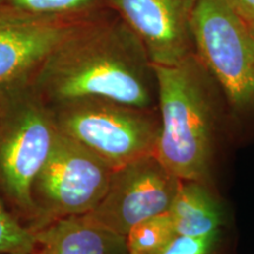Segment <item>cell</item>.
<instances>
[{"mask_svg":"<svg viewBox=\"0 0 254 254\" xmlns=\"http://www.w3.org/2000/svg\"><path fill=\"white\" fill-rule=\"evenodd\" d=\"M47 105L100 98L157 109L158 85L144 45L111 8L103 9L60 41L30 78Z\"/></svg>","mask_w":254,"mask_h":254,"instance_id":"obj_1","label":"cell"},{"mask_svg":"<svg viewBox=\"0 0 254 254\" xmlns=\"http://www.w3.org/2000/svg\"><path fill=\"white\" fill-rule=\"evenodd\" d=\"M160 114L154 157L168 172L187 182L207 184L212 163L214 78L198 57L176 65H155Z\"/></svg>","mask_w":254,"mask_h":254,"instance_id":"obj_2","label":"cell"},{"mask_svg":"<svg viewBox=\"0 0 254 254\" xmlns=\"http://www.w3.org/2000/svg\"><path fill=\"white\" fill-rule=\"evenodd\" d=\"M57 135L50 106L30 79L12 84L0 117V198L32 231L39 225L32 187Z\"/></svg>","mask_w":254,"mask_h":254,"instance_id":"obj_3","label":"cell"},{"mask_svg":"<svg viewBox=\"0 0 254 254\" xmlns=\"http://www.w3.org/2000/svg\"><path fill=\"white\" fill-rule=\"evenodd\" d=\"M57 129L88 148L113 170L154 155L160 133L157 109L100 98L49 105Z\"/></svg>","mask_w":254,"mask_h":254,"instance_id":"obj_4","label":"cell"},{"mask_svg":"<svg viewBox=\"0 0 254 254\" xmlns=\"http://www.w3.org/2000/svg\"><path fill=\"white\" fill-rule=\"evenodd\" d=\"M195 55L233 106L254 104V36L224 0H194Z\"/></svg>","mask_w":254,"mask_h":254,"instance_id":"obj_5","label":"cell"},{"mask_svg":"<svg viewBox=\"0 0 254 254\" xmlns=\"http://www.w3.org/2000/svg\"><path fill=\"white\" fill-rule=\"evenodd\" d=\"M113 171L93 152L58 131L32 187L39 215L38 227L56 219L93 211L107 192Z\"/></svg>","mask_w":254,"mask_h":254,"instance_id":"obj_6","label":"cell"},{"mask_svg":"<svg viewBox=\"0 0 254 254\" xmlns=\"http://www.w3.org/2000/svg\"><path fill=\"white\" fill-rule=\"evenodd\" d=\"M182 182L154 155L138 159L113 171L104 198L85 215L126 237L138 222L170 211Z\"/></svg>","mask_w":254,"mask_h":254,"instance_id":"obj_7","label":"cell"},{"mask_svg":"<svg viewBox=\"0 0 254 254\" xmlns=\"http://www.w3.org/2000/svg\"><path fill=\"white\" fill-rule=\"evenodd\" d=\"M94 13L43 15L0 5V87L30 79L51 51Z\"/></svg>","mask_w":254,"mask_h":254,"instance_id":"obj_8","label":"cell"},{"mask_svg":"<svg viewBox=\"0 0 254 254\" xmlns=\"http://www.w3.org/2000/svg\"><path fill=\"white\" fill-rule=\"evenodd\" d=\"M132 28L152 64L176 65L194 55L190 18L194 0H106Z\"/></svg>","mask_w":254,"mask_h":254,"instance_id":"obj_9","label":"cell"},{"mask_svg":"<svg viewBox=\"0 0 254 254\" xmlns=\"http://www.w3.org/2000/svg\"><path fill=\"white\" fill-rule=\"evenodd\" d=\"M36 254H128L126 237L86 215L60 218L33 230Z\"/></svg>","mask_w":254,"mask_h":254,"instance_id":"obj_10","label":"cell"},{"mask_svg":"<svg viewBox=\"0 0 254 254\" xmlns=\"http://www.w3.org/2000/svg\"><path fill=\"white\" fill-rule=\"evenodd\" d=\"M170 212L178 236L196 238L220 233L221 212L205 184L183 180Z\"/></svg>","mask_w":254,"mask_h":254,"instance_id":"obj_11","label":"cell"},{"mask_svg":"<svg viewBox=\"0 0 254 254\" xmlns=\"http://www.w3.org/2000/svg\"><path fill=\"white\" fill-rule=\"evenodd\" d=\"M178 237L170 211L147 218L126 234L128 254H164Z\"/></svg>","mask_w":254,"mask_h":254,"instance_id":"obj_12","label":"cell"},{"mask_svg":"<svg viewBox=\"0 0 254 254\" xmlns=\"http://www.w3.org/2000/svg\"><path fill=\"white\" fill-rule=\"evenodd\" d=\"M0 5L43 15H81L109 8L106 0H0Z\"/></svg>","mask_w":254,"mask_h":254,"instance_id":"obj_13","label":"cell"},{"mask_svg":"<svg viewBox=\"0 0 254 254\" xmlns=\"http://www.w3.org/2000/svg\"><path fill=\"white\" fill-rule=\"evenodd\" d=\"M36 254L34 232L7 207L0 198V254Z\"/></svg>","mask_w":254,"mask_h":254,"instance_id":"obj_14","label":"cell"},{"mask_svg":"<svg viewBox=\"0 0 254 254\" xmlns=\"http://www.w3.org/2000/svg\"><path fill=\"white\" fill-rule=\"evenodd\" d=\"M220 233L205 237L178 236L164 254H217Z\"/></svg>","mask_w":254,"mask_h":254,"instance_id":"obj_15","label":"cell"},{"mask_svg":"<svg viewBox=\"0 0 254 254\" xmlns=\"http://www.w3.org/2000/svg\"><path fill=\"white\" fill-rule=\"evenodd\" d=\"M232 11L254 32V0H224Z\"/></svg>","mask_w":254,"mask_h":254,"instance_id":"obj_16","label":"cell"},{"mask_svg":"<svg viewBox=\"0 0 254 254\" xmlns=\"http://www.w3.org/2000/svg\"><path fill=\"white\" fill-rule=\"evenodd\" d=\"M11 85H7V86L0 87V117H1V114H2V112H4V110H5V107H6V104H7L8 93H9V86H11Z\"/></svg>","mask_w":254,"mask_h":254,"instance_id":"obj_17","label":"cell"},{"mask_svg":"<svg viewBox=\"0 0 254 254\" xmlns=\"http://www.w3.org/2000/svg\"><path fill=\"white\" fill-rule=\"evenodd\" d=\"M2 254H23V253H2Z\"/></svg>","mask_w":254,"mask_h":254,"instance_id":"obj_18","label":"cell"},{"mask_svg":"<svg viewBox=\"0 0 254 254\" xmlns=\"http://www.w3.org/2000/svg\"><path fill=\"white\" fill-rule=\"evenodd\" d=\"M253 36H254V32H253Z\"/></svg>","mask_w":254,"mask_h":254,"instance_id":"obj_19","label":"cell"}]
</instances>
